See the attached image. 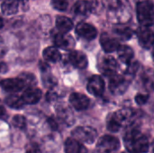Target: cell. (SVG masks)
<instances>
[{"mask_svg":"<svg viewBox=\"0 0 154 153\" xmlns=\"http://www.w3.org/2000/svg\"><path fill=\"white\" fill-rule=\"evenodd\" d=\"M120 148L119 140L113 135H104L97 141L98 153H115Z\"/></svg>","mask_w":154,"mask_h":153,"instance_id":"cell-5","label":"cell"},{"mask_svg":"<svg viewBox=\"0 0 154 153\" xmlns=\"http://www.w3.org/2000/svg\"><path fill=\"white\" fill-rule=\"evenodd\" d=\"M72 137L81 143L92 144L97 140V132L93 127L79 126L72 131Z\"/></svg>","mask_w":154,"mask_h":153,"instance_id":"cell-4","label":"cell"},{"mask_svg":"<svg viewBox=\"0 0 154 153\" xmlns=\"http://www.w3.org/2000/svg\"><path fill=\"white\" fill-rule=\"evenodd\" d=\"M103 5L107 9L110 19L125 22L129 18V9L125 6L126 0H103Z\"/></svg>","mask_w":154,"mask_h":153,"instance_id":"cell-2","label":"cell"},{"mask_svg":"<svg viewBox=\"0 0 154 153\" xmlns=\"http://www.w3.org/2000/svg\"><path fill=\"white\" fill-rule=\"evenodd\" d=\"M70 63L78 69H85L88 66V58L85 53L79 50H73L69 55Z\"/></svg>","mask_w":154,"mask_h":153,"instance_id":"cell-16","label":"cell"},{"mask_svg":"<svg viewBox=\"0 0 154 153\" xmlns=\"http://www.w3.org/2000/svg\"><path fill=\"white\" fill-rule=\"evenodd\" d=\"M105 90V82L103 78L98 76L95 75L91 77L88 83V91L93 95L94 96H100Z\"/></svg>","mask_w":154,"mask_h":153,"instance_id":"cell-9","label":"cell"},{"mask_svg":"<svg viewBox=\"0 0 154 153\" xmlns=\"http://www.w3.org/2000/svg\"><path fill=\"white\" fill-rule=\"evenodd\" d=\"M19 8V0H4L1 9L4 14L13 15L15 14Z\"/></svg>","mask_w":154,"mask_h":153,"instance_id":"cell-18","label":"cell"},{"mask_svg":"<svg viewBox=\"0 0 154 153\" xmlns=\"http://www.w3.org/2000/svg\"><path fill=\"white\" fill-rule=\"evenodd\" d=\"M139 69V64L137 62H134L133 64H130L126 69V75L130 76V77H134L135 75V73L137 72Z\"/></svg>","mask_w":154,"mask_h":153,"instance_id":"cell-31","label":"cell"},{"mask_svg":"<svg viewBox=\"0 0 154 153\" xmlns=\"http://www.w3.org/2000/svg\"><path fill=\"white\" fill-rule=\"evenodd\" d=\"M43 58L45 60L49 62H58L60 58L61 54L59 51V50L55 47H48L43 50Z\"/></svg>","mask_w":154,"mask_h":153,"instance_id":"cell-22","label":"cell"},{"mask_svg":"<svg viewBox=\"0 0 154 153\" xmlns=\"http://www.w3.org/2000/svg\"><path fill=\"white\" fill-rule=\"evenodd\" d=\"M2 88L7 92L15 93L18 91L23 90L24 87H26L24 82L22 80L21 78H6L1 81L0 83Z\"/></svg>","mask_w":154,"mask_h":153,"instance_id":"cell-10","label":"cell"},{"mask_svg":"<svg viewBox=\"0 0 154 153\" xmlns=\"http://www.w3.org/2000/svg\"><path fill=\"white\" fill-rule=\"evenodd\" d=\"M137 18L143 26L154 24V4L151 0H143L137 4Z\"/></svg>","mask_w":154,"mask_h":153,"instance_id":"cell-3","label":"cell"},{"mask_svg":"<svg viewBox=\"0 0 154 153\" xmlns=\"http://www.w3.org/2000/svg\"><path fill=\"white\" fill-rule=\"evenodd\" d=\"M65 153H87L83 144L75 138H69L65 142Z\"/></svg>","mask_w":154,"mask_h":153,"instance_id":"cell-17","label":"cell"},{"mask_svg":"<svg viewBox=\"0 0 154 153\" xmlns=\"http://www.w3.org/2000/svg\"><path fill=\"white\" fill-rule=\"evenodd\" d=\"M149 99V96L146 95V94H138L136 96H135V101L138 105L142 106V105H144Z\"/></svg>","mask_w":154,"mask_h":153,"instance_id":"cell-32","label":"cell"},{"mask_svg":"<svg viewBox=\"0 0 154 153\" xmlns=\"http://www.w3.org/2000/svg\"><path fill=\"white\" fill-rule=\"evenodd\" d=\"M5 115V108L0 101V118Z\"/></svg>","mask_w":154,"mask_h":153,"instance_id":"cell-38","label":"cell"},{"mask_svg":"<svg viewBox=\"0 0 154 153\" xmlns=\"http://www.w3.org/2000/svg\"><path fill=\"white\" fill-rule=\"evenodd\" d=\"M54 43L57 47L64 49V50H70L75 46V41L72 38V36L68 35L63 32H60L55 35Z\"/></svg>","mask_w":154,"mask_h":153,"instance_id":"cell-15","label":"cell"},{"mask_svg":"<svg viewBox=\"0 0 154 153\" xmlns=\"http://www.w3.org/2000/svg\"><path fill=\"white\" fill-rule=\"evenodd\" d=\"M69 103L78 111L86 110L90 104L89 98L80 93H72L69 96Z\"/></svg>","mask_w":154,"mask_h":153,"instance_id":"cell-12","label":"cell"},{"mask_svg":"<svg viewBox=\"0 0 154 153\" xmlns=\"http://www.w3.org/2000/svg\"><path fill=\"white\" fill-rule=\"evenodd\" d=\"M56 27L57 29L63 33H67L73 28L72 21L66 16H58L56 18Z\"/></svg>","mask_w":154,"mask_h":153,"instance_id":"cell-19","label":"cell"},{"mask_svg":"<svg viewBox=\"0 0 154 153\" xmlns=\"http://www.w3.org/2000/svg\"><path fill=\"white\" fill-rule=\"evenodd\" d=\"M153 153H154V146H153Z\"/></svg>","mask_w":154,"mask_h":153,"instance_id":"cell-42","label":"cell"},{"mask_svg":"<svg viewBox=\"0 0 154 153\" xmlns=\"http://www.w3.org/2000/svg\"><path fill=\"white\" fill-rule=\"evenodd\" d=\"M152 59H153V61H154V49H153V50H152Z\"/></svg>","mask_w":154,"mask_h":153,"instance_id":"cell-41","label":"cell"},{"mask_svg":"<svg viewBox=\"0 0 154 153\" xmlns=\"http://www.w3.org/2000/svg\"><path fill=\"white\" fill-rule=\"evenodd\" d=\"M125 145L130 153H146L149 151V141L147 137L137 129L129 130L125 137Z\"/></svg>","mask_w":154,"mask_h":153,"instance_id":"cell-1","label":"cell"},{"mask_svg":"<svg viewBox=\"0 0 154 153\" xmlns=\"http://www.w3.org/2000/svg\"><path fill=\"white\" fill-rule=\"evenodd\" d=\"M28 0H19V2H22V3H25V2H27Z\"/></svg>","mask_w":154,"mask_h":153,"instance_id":"cell-40","label":"cell"},{"mask_svg":"<svg viewBox=\"0 0 154 153\" xmlns=\"http://www.w3.org/2000/svg\"><path fill=\"white\" fill-rule=\"evenodd\" d=\"M7 70V65L2 61H0V73H5Z\"/></svg>","mask_w":154,"mask_h":153,"instance_id":"cell-36","label":"cell"},{"mask_svg":"<svg viewBox=\"0 0 154 153\" xmlns=\"http://www.w3.org/2000/svg\"><path fill=\"white\" fill-rule=\"evenodd\" d=\"M128 87V80L125 77L120 75H114L111 77L109 82V89L114 95L124 94Z\"/></svg>","mask_w":154,"mask_h":153,"instance_id":"cell-7","label":"cell"},{"mask_svg":"<svg viewBox=\"0 0 154 153\" xmlns=\"http://www.w3.org/2000/svg\"><path fill=\"white\" fill-rule=\"evenodd\" d=\"M143 84L149 90H154V70L148 69L143 74Z\"/></svg>","mask_w":154,"mask_h":153,"instance_id":"cell-26","label":"cell"},{"mask_svg":"<svg viewBox=\"0 0 154 153\" xmlns=\"http://www.w3.org/2000/svg\"><path fill=\"white\" fill-rule=\"evenodd\" d=\"M19 78H22V80L24 82L26 87H33L36 84V78L31 73H23L19 76Z\"/></svg>","mask_w":154,"mask_h":153,"instance_id":"cell-28","label":"cell"},{"mask_svg":"<svg viewBox=\"0 0 154 153\" xmlns=\"http://www.w3.org/2000/svg\"><path fill=\"white\" fill-rule=\"evenodd\" d=\"M100 44L102 46V49L106 52H114L118 50L120 47L119 41L116 39L111 37L107 33H103L100 37Z\"/></svg>","mask_w":154,"mask_h":153,"instance_id":"cell-13","label":"cell"},{"mask_svg":"<svg viewBox=\"0 0 154 153\" xmlns=\"http://www.w3.org/2000/svg\"><path fill=\"white\" fill-rule=\"evenodd\" d=\"M98 69L106 76H114L117 69V62L114 57L104 55L98 60Z\"/></svg>","mask_w":154,"mask_h":153,"instance_id":"cell-6","label":"cell"},{"mask_svg":"<svg viewBox=\"0 0 154 153\" xmlns=\"http://www.w3.org/2000/svg\"><path fill=\"white\" fill-rule=\"evenodd\" d=\"M114 32L122 40H129L133 35L132 29H130L129 27H125V26H117L114 29Z\"/></svg>","mask_w":154,"mask_h":153,"instance_id":"cell-25","label":"cell"},{"mask_svg":"<svg viewBox=\"0 0 154 153\" xmlns=\"http://www.w3.org/2000/svg\"><path fill=\"white\" fill-rule=\"evenodd\" d=\"M49 124H50V125H51V127L52 129H57L58 124H57V123H56V121L54 119H52V118L49 119Z\"/></svg>","mask_w":154,"mask_h":153,"instance_id":"cell-37","label":"cell"},{"mask_svg":"<svg viewBox=\"0 0 154 153\" xmlns=\"http://www.w3.org/2000/svg\"><path fill=\"white\" fill-rule=\"evenodd\" d=\"M76 32L86 40H94L97 35V28L87 23H80L76 27Z\"/></svg>","mask_w":154,"mask_h":153,"instance_id":"cell-11","label":"cell"},{"mask_svg":"<svg viewBox=\"0 0 154 153\" xmlns=\"http://www.w3.org/2000/svg\"><path fill=\"white\" fill-rule=\"evenodd\" d=\"M25 153H42V152H41L40 148H39L37 145H32V146H30V147L27 149V151H26V152Z\"/></svg>","mask_w":154,"mask_h":153,"instance_id":"cell-34","label":"cell"},{"mask_svg":"<svg viewBox=\"0 0 154 153\" xmlns=\"http://www.w3.org/2000/svg\"><path fill=\"white\" fill-rule=\"evenodd\" d=\"M57 112L60 119L62 122H64L67 125H72L74 124V116L69 107L60 106L58 108Z\"/></svg>","mask_w":154,"mask_h":153,"instance_id":"cell-21","label":"cell"},{"mask_svg":"<svg viewBox=\"0 0 154 153\" xmlns=\"http://www.w3.org/2000/svg\"><path fill=\"white\" fill-rule=\"evenodd\" d=\"M5 51H6V48L5 46V43H4L3 40L0 38V57L3 56L5 53Z\"/></svg>","mask_w":154,"mask_h":153,"instance_id":"cell-35","label":"cell"},{"mask_svg":"<svg viewBox=\"0 0 154 153\" xmlns=\"http://www.w3.org/2000/svg\"><path fill=\"white\" fill-rule=\"evenodd\" d=\"M4 26V21H3V18L0 16V29Z\"/></svg>","mask_w":154,"mask_h":153,"instance_id":"cell-39","label":"cell"},{"mask_svg":"<svg viewBox=\"0 0 154 153\" xmlns=\"http://www.w3.org/2000/svg\"><path fill=\"white\" fill-rule=\"evenodd\" d=\"M106 126H107V129L113 133H116L121 129V125L119 124V123L114 116V114H111L108 115L107 120H106Z\"/></svg>","mask_w":154,"mask_h":153,"instance_id":"cell-27","label":"cell"},{"mask_svg":"<svg viewBox=\"0 0 154 153\" xmlns=\"http://www.w3.org/2000/svg\"><path fill=\"white\" fill-rule=\"evenodd\" d=\"M5 103L6 105L14 109H21L23 107L25 103L23 100L22 96H17V95H10L5 98Z\"/></svg>","mask_w":154,"mask_h":153,"instance_id":"cell-23","label":"cell"},{"mask_svg":"<svg viewBox=\"0 0 154 153\" xmlns=\"http://www.w3.org/2000/svg\"><path fill=\"white\" fill-rule=\"evenodd\" d=\"M23 100L25 104L34 105L38 103L42 97V91L39 88L31 87H27L22 95Z\"/></svg>","mask_w":154,"mask_h":153,"instance_id":"cell-14","label":"cell"},{"mask_svg":"<svg viewBox=\"0 0 154 153\" xmlns=\"http://www.w3.org/2000/svg\"><path fill=\"white\" fill-rule=\"evenodd\" d=\"M12 124L15 128L23 130V129H25V126H26V120L23 115H17L14 116V118L12 120Z\"/></svg>","mask_w":154,"mask_h":153,"instance_id":"cell-29","label":"cell"},{"mask_svg":"<svg viewBox=\"0 0 154 153\" xmlns=\"http://www.w3.org/2000/svg\"><path fill=\"white\" fill-rule=\"evenodd\" d=\"M117 54L119 60L125 64H129L134 58V50L129 46H120L117 50Z\"/></svg>","mask_w":154,"mask_h":153,"instance_id":"cell-20","label":"cell"},{"mask_svg":"<svg viewBox=\"0 0 154 153\" xmlns=\"http://www.w3.org/2000/svg\"><path fill=\"white\" fill-rule=\"evenodd\" d=\"M88 5H89V11L91 13H97L98 11L99 3L97 2V0H90L88 1Z\"/></svg>","mask_w":154,"mask_h":153,"instance_id":"cell-33","label":"cell"},{"mask_svg":"<svg viewBox=\"0 0 154 153\" xmlns=\"http://www.w3.org/2000/svg\"><path fill=\"white\" fill-rule=\"evenodd\" d=\"M140 45L144 49H151L154 45V32L149 26H143L137 32Z\"/></svg>","mask_w":154,"mask_h":153,"instance_id":"cell-8","label":"cell"},{"mask_svg":"<svg viewBox=\"0 0 154 153\" xmlns=\"http://www.w3.org/2000/svg\"><path fill=\"white\" fill-rule=\"evenodd\" d=\"M52 6L59 11H65L69 5V0H51Z\"/></svg>","mask_w":154,"mask_h":153,"instance_id":"cell-30","label":"cell"},{"mask_svg":"<svg viewBox=\"0 0 154 153\" xmlns=\"http://www.w3.org/2000/svg\"><path fill=\"white\" fill-rule=\"evenodd\" d=\"M73 12L77 15H86L89 11V5L88 1L86 0H79L73 5Z\"/></svg>","mask_w":154,"mask_h":153,"instance_id":"cell-24","label":"cell"}]
</instances>
